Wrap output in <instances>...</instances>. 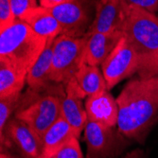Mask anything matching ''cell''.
I'll return each mask as SVG.
<instances>
[{
    "mask_svg": "<svg viewBox=\"0 0 158 158\" xmlns=\"http://www.w3.org/2000/svg\"><path fill=\"white\" fill-rule=\"evenodd\" d=\"M125 10L121 0H96L95 18L86 34L121 31Z\"/></svg>",
    "mask_w": 158,
    "mask_h": 158,
    "instance_id": "cell-12",
    "label": "cell"
},
{
    "mask_svg": "<svg viewBox=\"0 0 158 158\" xmlns=\"http://www.w3.org/2000/svg\"><path fill=\"white\" fill-rule=\"evenodd\" d=\"M30 26L38 35L48 40H54L63 33V27L48 9L38 7L27 10L19 18Z\"/></svg>",
    "mask_w": 158,
    "mask_h": 158,
    "instance_id": "cell-15",
    "label": "cell"
},
{
    "mask_svg": "<svg viewBox=\"0 0 158 158\" xmlns=\"http://www.w3.org/2000/svg\"><path fill=\"white\" fill-rule=\"evenodd\" d=\"M27 73L20 71L10 63L0 60V98L22 92Z\"/></svg>",
    "mask_w": 158,
    "mask_h": 158,
    "instance_id": "cell-18",
    "label": "cell"
},
{
    "mask_svg": "<svg viewBox=\"0 0 158 158\" xmlns=\"http://www.w3.org/2000/svg\"><path fill=\"white\" fill-rule=\"evenodd\" d=\"M53 156L55 158H83V154L79 142V137H71L56 152Z\"/></svg>",
    "mask_w": 158,
    "mask_h": 158,
    "instance_id": "cell-20",
    "label": "cell"
},
{
    "mask_svg": "<svg viewBox=\"0 0 158 158\" xmlns=\"http://www.w3.org/2000/svg\"><path fill=\"white\" fill-rule=\"evenodd\" d=\"M38 158H55L54 156H44V155H41Z\"/></svg>",
    "mask_w": 158,
    "mask_h": 158,
    "instance_id": "cell-27",
    "label": "cell"
},
{
    "mask_svg": "<svg viewBox=\"0 0 158 158\" xmlns=\"http://www.w3.org/2000/svg\"><path fill=\"white\" fill-rule=\"evenodd\" d=\"M54 40L48 41L45 49L43 50L35 64L31 66L27 76V83L30 87L28 89L36 94L47 92L65 93L64 85L54 83L51 79Z\"/></svg>",
    "mask_w": 158,
    "mask_h": 158,
    "instance_id": "cell-10",
    "label": "cell"
},
{
    "mask_svg": "<svg viewBox=\"0 0 158 158\" xmlns=\"http://www.w3.org/2000/svg\"><path fill=\"white\" fill-rule=\"evenodd\" d=\"M74 79L86 97L108 89L106 80L98 66L84 64L76 73Z\"/></svg>",
    "mask_w": 158,
    "mask_h": 158,
    "instance_id": "cell-17",
    "label": "cell"
},
{
    "mask_svg": "<svg viewBox=\"0 0 158 158\" xmlns=\"http://www.w3.org/2000/svg\"><path fill=\"white\" fill-rule=\"evenodd\" d=\"M77 136L71 125L61 117L51 125L42 136L43 153L44 156H53L64 143L71 137ZM78 137V136H77Z\"/></svg>",
    "mask_w": 158,
    "mask_h": 158,
    "instance_id": "cell-16",
    "label": "cell"
},
{
    "mask_svg": "<svg viewBox=\"0 0 158 158\" xmlns=\"http://www.w3.org/2000/svg\"><path fill=\"white\" fill-rule=\"evenodd\" d=\"M48 40L35 33L27 24L17 19L0 31V60L28 73L45 49Z\"/></svg>",
    "mask_w": 158,
    "mask_h": 158,
    "instance_id": "cell-3",
    "label": "cell"
},
{
    "mask_svg": "<svg viewBox=\"0 0 158 158\" xmlns=\"http://www.w3.org/2000/svg\"><path fill=\"white\" fill-rule=\"evenodd\" d=\"M0 158H14L13 156H11L10 153H8L7 152H4L3 151H1V153H0Z\"/></svg>",
    "mask_w": 158,
    "mask_h": 158,
    "instance_id": "cell-26",
    "label": "cell"
},
{
    "mask_svg": "<svg viewBox=\"0 0 158 158\" xmlns=\"http://www.w3.org/2000/svg\"><path fill=\"white\" fill-rule=\"evenodd\" d=\"M124 10L121 31L137 56L138 77H154L158 75V17L135 6Z\"/></svg>",
    "mask_w": 158,
    "mask_h": 158,
    "instance_id": "cell-2",
    "label": "cell"
},
{
    "mask_svg": "<svg viewBox=\"0 0 158 158\" xmlns=\"http://www.w3.org/2000/svg\"><path fill=\"white\" fill-rule=\"evenodd\" d=\"M1 151L14 146L24 158H38L43 153L42 137L16 117H12L0 134Z\"/></svg>",
    "mask_w": 158,
    "mask_h": 158,
    "instance_id": "cell-9",
    "label": "cell"
},
{
    "mask_svg": "<svg viewBox=\"0 0 158 158\" xmlns=\"http://www.w3.org/2000/svg\"><path fill=\"white\" fill-rule=\"evenodd\" d=\"M16 20L12 11L10 0H0V31L5 30Z\"/></svg>",
    "mask_w": 158,
    "mask_h": 158,
    "instance_id": "cell-21",
    "label": "cell"
},
{
    "mask_svg": "<svg viewBox=\"0 0 158 158\" xmlns=\"http://www.w3.org/2000/svg\"><path fill=\"white\" fill-rule=\"evenodd\" d=\"M63 27V33L71 37H83L88 32L96 10V0H71L48 9Z\"/></svg>",
    "mask_w": 158,
    "mask_h": 158,
    "instance_id": "cell-7",
    "label": "cell"
},
{
    "mask_svg": "<svg viewBox=\"0 0 158 158\" xmlns=\"http://www.w3.org/2000/svg\"><path fill=\"white\" fill-rule=\"evenodd\" d=\"M87 158H116L129 145V139L118 127L87 120L83 130Z\"/></svg>",
    "mask_w": 158,
    "mask_h": 158,
    "instance_id": "cell-6",
    "label": "cell"
},
{
    "mask_svg": "<svg viewBox=\"0 0 158 158\" xmlns=\"http://www.w3.org/2000/svg\"><path fill=\"white\" fill-rule=\"evenodd\" d=\"M100 66L108 90H111L121 81L137 73L138 60L131 45L122 36L117 47Z\"/></svg>",
    "mask_w": 158,
    "mask_h": 158,
    "instance_id": "cell-8",
    "label": "cell"
},
{
    "mask_svg": "<svg viewBox=\"0 0 158 158\" xmlns=\"http://www.w3.org/2000/svg\"><path fill=\"white\" fill-rule=\"evenodd\" d=\"M122 158H146V156H145L144 152H143L142 150L136 149V150H134L130 152H128Z\"/></svg>",
    "mask_w": 158,
    "mask_h": 158,
    "instance_id": "cell-25",
    "label": "cell"
},
{
    "mask_svg": "<svg viewBox=\"0 0 158 158\" xmlns=\"http://www.w3.org/2000/svg\"><path fill=\"white\" fill-rule=\"evenodd\" d=\"M87 43L84 52V63L99 66L108 58L123 36L122 31L112 33L95 32L86 34Z\"/></svg>",
    "mask_w": 158,
    "mask_h": 158,
    "instance_id": "cell-14",
    "label": "cell"
},
{
    "mask_svg": "<svg viewBox=\"0 0 158 158\" xmlns=\"http://www.w3.org/2000/svg\"><path fill=\"white\" fill-rule=\"evenodd\" d=\"M109 91L107 89L87 97L84 106L88 120L109 127H118V105Z\"/></svg>",
    "mask_w": 158,
    "mask_h": 158,
    "instance_id": "cell-13",
    "label": "cell"
},
{
    "mask_svg": "<svg viewBox=\"0 0 158 158\" xmlns=\"http://www.w3.org/2000/svg\"><path fill=\"white\" fill-rule=\"evenodd\" d=\"M22 98V92L0 98V134L4 131L8 121L12 118V114L14 116L20 107Z\"/></svg>",
    "mask_w": 158,
    "mask_h": 158,
    "instance_id": "cell-19",
    "label": "cell"
},
{
    "mask_svg": "<svg viewBox=\"0 0 158 158\" xmlns=\"http://www.w3.org/2000/svg\"><path fill=\"white\" fill-rule=\"evenodd\" d=\"M69 1H71V0H39V5L46 9H53Z\"/></svg>",
    "mask_w": 158,
    "mask_h": 158,
    "instance_id": "cell-24",
    "label": "cell"
},
{
    "mask_svg": "<svg viewBox=\"0 0 158 158\" xmlns=\"http://www.w3.org/2000/svg\"><path fill=\"white\" fill-rule=\"evenodd\" d=\"M87 35L71 37L61 34L53 42L52 73L54 83L65 85L73 79L84 63Z\"/></svg>",
    "mask_w": 158,
    "mask_h": 158,
    "instance_id": "cell-4",
    "label": "cell"
},
{
    "mask_svg": "<svg viewBox=\"0 0 158 158\" xmlns=\"http://www.w3.org/2000/svg\"><path fill=\"white\" fill-rule=\"evenodd\" d=\"M118 130L129 139L144 144L158 124V75L129 81L117 98Z\"/></svg>",
    "mask_w": 158,
    "mask_h": 158,
    "instance_id": "cell-1",
    "label": "cell"
},
{
    "mask_svg": "<svg viewBox=\"0 0 158 158\" xmlns=\"http://www.w3.org/2000/svg\"><path fill=\"white\" fill-rule=\"evenodd\" d=\"M65 93L39 94L27 105L18 109L14 117L21 119L41 137L62 117V102Z\"/></svg>",
    "mask_w": 158,
    "mask_h": 158,
    "instance_id": "cell-5",
    "label": "cell"
},
{
    "mask_svg": "<svg viewBox=\"0 0 158 158\" xmlns=\"http://www.w3.org/2000/svg\"><path fill=\"white\" fill-rule=\"evenodd\" d=\"M123 7H138L150 12L155 13L158 10V0H121Z\"/></svg>",
    "mask_w": 158,
    "mask_h": 158,
    "instance_id": "cell-23",
    "label": "cell"
},
{
    "mask_svg": "<svg viewBox=\"0 0 158 158\" xmlns=\"http://www.w3.org/2000/svg\"><path fill=\"white\" fill-rule=\"evenodd\" d=\"M65 96L62 102V117L71 125L78 137L88 120L82 99L86 97L76 80L71 79L65 85Z\"/></svg>",
    "mask_w": 158,
    "mask_h": 158,
    "instance_id": "cell-11",
    "label": "cell"
},
{
    "mask_svg": "<svg viewBox=\"0 0 158 158\" xmlns=\"http://www.w3.org/2000/svg\"><path fill=\"white\" fill-rule=\"evenodd\" d=\"M12 11L16 19H19L30 9L38 7L37 0H10Z\"/></svg>",
    "mask_w": 158,
    "mask_h": 158,
    "instance_id": "cell-22",
    "label": "cell"
}]
</instances>
